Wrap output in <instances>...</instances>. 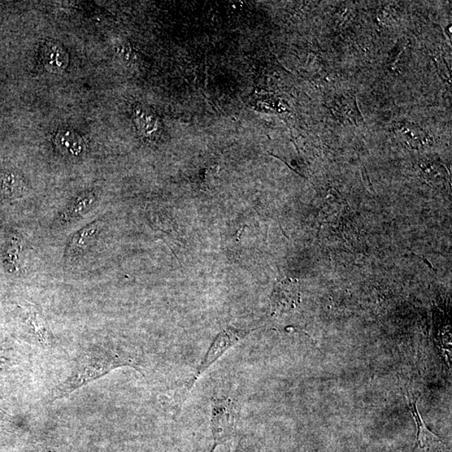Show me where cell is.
<instances>
[{
    "instance_id": "3",
    "label": "cell",
    "mask_w": 452,
    "mask_h": 452,
    "mask_svg": "<svg viewBox=\"0 0 452 452\" xmlns=\"http://www.w3.org/2000/svg\"><path fill=\"white\" fill-rule=\"evenodd\" d=\"M247 334H248V332L247 331H242V330H238L233 328H229L225 330L222 333H220L215 338L214 343H212L206 358L203 360L201 366H199L197 375H195L194 379L191 380L189 385H187L185 392L186 391H190L191 388H192V386L195 382H197L198 378L201 376L211 364H214L217 359H220L226 351L230 349V347L236 345L237 343L244 338Z\"/></svg>"
},
{
    "instance_id": "5",
    "label": "cell",
    "mask_w": 452,
    "mask_h": 452,
    "mask_svg": "<svg viewBox=\"0 0 452 452\" xmlns=\"http://www.w3.org/2000/svg\"><path fill=\"white\" fill-rule=\"evenodd\" d=\"M300 302V293L298 281L285 279L276 286L272 297V310L274 314L277 312L294 310Z\"/></svg>"
},
{
    "instance_id": "7",
    "label": "cell",
    "mask_w": 452,
    "mask_h": 452,
    "mask_svg": "<svg viewBox=\"0 0 452 452\" xmlns=\"http://www.w3.org/2000/svg\"><path fill=\"white\" fill-rule=\"evenodd\" d=\"M41 58L45 68L52 73L62 72L68 66L67 51L55 42H47L43 46Z\"/></svg>"
},
{
    "instance_id": "11",
    "label": "cell",
    "mask_w": 452,
    "mask_h": 452,
    "mask_svg": "<svg viewBox=\"0 0 452 452\" xmlns=\"http://www.w3.org/2000/svg\"><path fill=\"white\" fill-rule=\"evenodd\" d=\"M95 201V197L93 193L86 192L80 195L69 206L62 216L65 220H69L77 218L93 206Z\"/></svg>"
},
{
    "instance_id": "13",
    "label": "cell",
    "mask_w": 452,
    "mask_h": 452,
    "mask_svg": "<svg viewBox=\"0 0 452 452\" xmlns=\"http://www.w3.org/2000/svg\"><path fill=\"white\" fill-rule=\"evenodd\" d=\"M20 187V184L18 176L11 173V175L4 177L3 181V190L6 194L10 195L15 194L17 191H19Z\"/></svg>"
},
{
    "instance_id": "9",
    "label": "cell",
    "mask_w": 452,
    "mask_h": 452,
    "mask_svg": "<svg viewBox=\"0 0 452 452\" xmlns=\"http://www.w3.org/2000/svg\"><path fill=\"white\" fill-rule=\"evenodd\" d=\"M398 136L411 149H419L427 140V134L418 125L411 123H401L394 128Z\"/></svg>"
},
{
    "instance_id": "12",
    "label": "cell",
    "mask_w": 452,
    "mask_h": 452,
    "mask_svg": "<svg viewBox=\"0 0 452 452\" xmlns=\"http://www.w3.org/2000/svg\"><path fill=\"white\" fill-rule=\"evenodd\" d=\"M114 50L117 56L125 62H133L132 48L129 46L128 43L124 41L117 42L115 45Z\"/></svg>"
},
{
    "instance_id": "4",
    "label": "cell",
    "mask_w": 452,
    "mask_h": 452,
    "mask_svg": "<svg viewBox=\"0 0 452 452\" xmlns=\"http://www.w3.org/2000/svg\"><path fill=\"white\" fill-rule=\"evenodd\" d=\"M413 418L417 427L416 442L415 449L420 452H437L443 446V441L436 434L430 432L425 425L423 417L417 408L416 399L407 395Z\"/></svg>"
},
{
    "instance_id": "8",
    "label": "cell",
    "mask_w": 452,
    "mask_h": 452,
    "mask_svg": "<svg viewBox=\"0 0 452 452\" xmlns=\"http://www.w3.org/2000/svg\"><path fill=\"white\" fill-rule=\"evenodd\" d=\"M55 143L59 150L71 157H78L84 154L86 145L84 139L76 132L69 129H62L56 133Z\"/></svg>"
},
{
    "instance_id": "1",
    "label": "cell",
    "mask_w": 452,
    "mask_h": 452,
    "mask_svg": "<svg viewBox=\"0 0 452 452\" xmlns=\"http://www.w3.org/2000/svg\"><path fill=\"white\" fill-rule=\"evenodd\" d=\"M124 366L140 367L137 352L127 346H91L82 352L71 375L52 391L48 401L67 397L81 387L107 375L113 369Z\"/></svg>"
},
{
    "instance_id": "2",
    "label": "cell",
    "mask_w": 452,
    "mask_h": 452,
    "mask_svg": "<svg viewBox=\"0 0 452 452\" xmlns=\"http://www.w3.org/2000/svg\"><path fill=\"white\" fill-rule=\"evenodd\" d=\"M237 408L232 399H213L211 413L212 432L215 445L223 444L233 436L236 428Z\"/></svg>"
},
{
    "instance_id": "10",
    "label": "cell",
    "mask_w": 452,
    "mask_h": 452,
    "mask_svg": "<svg viewBox=\"0 0 452 452\" xmlns=\"http://www.w3.org/2000/svg\"><path fill=\"white\" fill-rule=\"evenodd\" d=\"M134 121L138 131L145 136H153L159 130L158 117L145 107H138L134 110Z\"/></svg>"
},
{
    "instance_id": "6",
    "label": "cell",
    "mask_w": 452,
    "mask_h": 452,
    "mask_svg": "<svg viewBox=\"0 0 452 452\" xmlns=\"http://www.w3.org/2000/svg\"><path fill=\"white\" fill-rule=\"evenodd\" d=\"M102 228V221L97 220L78 232L67 247L66 254L67 262H71L72 260L84 253V251L88 248L95 237L98 236Z\"/></svg>"
}]
</instances>
